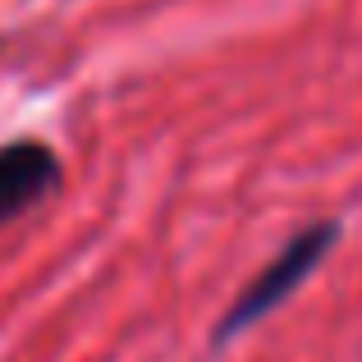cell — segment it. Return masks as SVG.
Segmentation results:
<instances>
[{"label":"cell","mask_w":362,"mask_h":362,"mask_svg":"<svg viewBox=\"0 0 362 362\" xmlns=\"http://www.w3.org/2000/svg\"><path fill=\"white\" fill-rule=\"evenodd\" d=\"M55 184H60V160L46 142H5L0 147V225L37 206Z\"/></svg>","instance_id":"7a4b0ae2"},{"label":"cell","mask_w":362,"mask_h":362,"mask_svg":"<svg viewBox=\"0 0 362 362\" xmlns=\"http://www.w3.org/2000/svg\"><path fill=\"white\" fill-rule=\"evenodd\" d=\"M335 239H339L335 221H317V225H308L303 234H293V239L275 252V262L247 284L239 298H234V308L225 312V321L216 326V344H225V339H234L239 330L257 326L262 317H271V312L321 266V257L335 247Z\"/></svg>","instance_id":"6da1fadb"}]
</instances>
